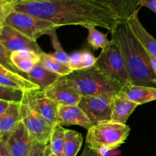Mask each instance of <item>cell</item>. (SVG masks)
Wrapping results in <instances>:
<instances>
[{
	"instance_id": "cell-21",
	"label": "cell",
	"mask_w": 156,
	"mask_h": 156,
	"mask_svg": "<svg viewBox=\"0 0 156 156\" xmlns=\"http://www.w3.org/2000/svg\"><path fill=\"white\" fill-rule=\"evenodd\" d=\"M83 143V136L80 133L66 129L62 156H76Z\"/></svg>"
},
{
	"instance_id": "cell-11",
	"label": "cell",
	"mask_w": 156,
	"mask_h": 156,
	"mask_svg": "<svg viewBox=\"0 0 156 156\" xmlns=\"http://www.w3.org/2000/svg\"><path fill=\"white\" fill-rule=\"evenodd\" d=\"M0 42L10 53L18 50H30L38 54L44 52L36 41L7 24H3L0 29Z\"/></svg>"
},
{
	"instance_id": "cell-23",
	"label": "cell",
	"mask_w": 156,
	"mask_h": 156,
	"mask_svg": "<svg viewBox=\"0 0 156 156\" xmlns=\"http://www.w3.org/2000/svg\"><path fill=\"white\" fill-rule=\"evenodd\" d=\"M40 62L46 69L61 76H66L72 73V70L66 64H63L56 60L50 56V53L43 52L40 54Z\"/></svg>"
},
{
	"instance_id": "cell-13",
	"label": "cell",
	"mask_w": 156,
	"mask_h": 156,
	"mask_svg": "<svg viewBox=\"0 0 156 156\" xmlns=\"http://www.w3.org/2000/svg\"><path fill=\"white\" fill-rule=\"evenodd\" d=\"M57 125L61 126L77 125L89 129L93 124L78 105H59Z\"/></svg>"
},
{
	"instance_id": "cell-16",
	"label": "cell",
	"mask_w": 156,
	"mask_h": 156,
	"mask_svg": "<svg viewBox=\"0 0 156 156\" xmlns=\"http://www.w3.org/2000/svg\"><path fill=\"white\" fill-rule=\"evenodd\" d=\"M120 93L131 101L140 105L156 100V88L142 85H127L120 88Z\"/></svg>"
},
{
	"instance_id": "cell-25",
	"label": "cell",
	"mask_w": 156,
	"mask_h": 156,
	"mask_svg": "<svg viewBox=\"0 0 156 156\" xmlns=\"http://www.w3.org/2000/svg\"><path fill=\"white\" fill-rule=\"evenodd\" d=\"M85 28L88 30V43L94 50L102 49L107 47L109 44L110 41H108L107 34H103L96 29L94 26H87Z\"/></svg>"
},
{
	"instance_id": "cell-4",
	"label": "cell",
	"mask_w": 156,
	"mask_h": 156,
	"mask_svg": "<svg viewBox=\"0 0 156 156\" xmlns=\"http://www.w3.org/2000/svg\"><path fill=\"white\" fill-rule=\"evenodd\" d=\"M66 78L76 85L82 96L116 94L121 88L108 79L94 66L72 72Z\"/></svg>"
},
{
	"instance_id": "cell-37",
	"label": "cell",
	"mask_w": 156,
	"mask_h": 156,
	"mask_svg": "<svg viewBox=\"0 0 156 156\" xmlns=\"http://www.w3.org/2000/svg\"><path fill=\"white\" fill-rule=\"evenodd\" d=\"M4 1H6V2H9V3H11V4L13 5L14 3L17 1V0H4Z\"/></svg>"
},
{
	"instance_id": "cell-14",
	"label": "cell",
	"mask_w": 156,
	"mask_h": 156,
	"mask_svg": "<svg viewBox=\"0 0 156 156\" xmlns=\"http://www.w3.org/2000/svg\"><path fill=\"white\" fill-rule=\"evenodd\" d=\"M139 11L140 9H138L135 12H133L126 18V21L131 31L133 33L138 41L141 43L148 53L152 57L156 59V40L146 30V28L141 24L139 18Z\"/></svg>"
},
{
	"instance_id": "cell-24",
	"label": "cell",
	"mask_w": 156,
	"mask_h": 156,
	"mask_svg": "<svg viewBox=\"0 0 156 156\" xmlns=\"http://www.w3.org/2000/svg\"><path fill=\"white\" fill-rule=\"evenodd\" d=\"M66 129L61 126H54L50 137V150L57 156H62Z\"/></svg>"
},
{
	"instance_id": "cell-12",
	"label": "cell",
	"mask_w": 156,
	"mask_h": 156,
	"mask_svg": "<svg viewBox=\"0 0 156 156\" xmlns=\"http://www.w3.org/2000/svg\"><path fill=\"white\" fill-rule=\"evenodd\" d=\"M5 141L12 156H29L35 143L21 120Z\"/></svg>"
},
{
	"instance_id": "cell-35",
	"label": "cell",
	"mask_w": 156,
	"mask_h": 156,
	"mask_svg": "<svg viewBox=\"0 0 156 156\" xmlns=\"http://www.w3.org/2000/svg\"><path fill=\"white\" fill-rule=\"evenodd\" d=\"M0 156H12L8 148L6 141L1 137H0Z\"/></svg>"
},
{
	"instance_id": "cell-6",
	"label": "cell",
	"mask_w": 156,
	"mask_h": 156,
	"mask_svg": "<svg viewBox=\"0 0 156 156\" xmlns=\"http://www.w3.org/2000/svg\"><path fill=\"white\" fill-rule=\"evenodd\" d=\"M21 32L33 41L42 35L48 34L58 28L53 23L24 12L12 10L5 20V24Z\"/></svg>"
},
{
	"instance_id": "cell-34",
	"label": "cell",
	"mask_w": 156,
	"mask_h": 156,
	"mask_svg": "<svg viewBox=\"0 0 156 156\" xmlns=\"http://www.w3.org/2000/svg\"><path fill=\"white\" fill-rule=\"evenodd\" d=\"M80 156H105V155L102 152H98V151L91 149L89 146L85 144L83 152H82Z\"/></svg>"
},
{
	"instance_id": "cell-3",
	"label": "cell",
	"mask_w": 156,
	"mask_h": 156,
	"mask_svg": "<svg viewBox=\"0 0 156 156\" xmlns=\"http://www.w3.org/2000/svg\"><path fill=\"white\" fill-rule=\"evenodd\" d=\"M130 132L126 124L115 123L111 120L92 125L86 135V145L91 149L103 153L120 147L126 142Z\"/></svg>"
},
{
	"instance_id": "cell-40",
	"label": "cell",
	"mask_w": 156,
	"mask_h": 156,
	"mask_svg": "<svg viewBox=\"0 0 156 156\" xmlns=\"http://www.w3.org/2000/svg\"><path fill=\"white\" fill-rule=\"evenodd\" d=\"M2 24H0V29H1V27H2Z\"/></svg>"
},
{
	"instance_id": "cell-9",
	"label": "cell",
	"mask_w": 156,
	"mask_h": 156,
	"mask_svg": "<svg viewBox=\"0 0 156 156\" xmlns=\"http://www.w3.org/2000/svg\"><path fill=\"white\" fill-rule=\"evenodd\" d=\"M21 120L34 143H50L54 126L23 103H21Z\"/></svg>"
},
{
	"instance_id": "cell-18",
	"label": "cell",
	"mask_w": 156,
	"mask_h": 156,
	"mask_svg": "<svg viewBox=\"0 0 156 156\" xmlns=\"http://www.w3.org/2000/svg\"><path fill=\"white\" fill-rule=\"evenodd\" d=\"M10 59L14 66L26 76V74L40 62V54L30 50H18L11 53Z\"/></svg>"
},
{
	"instance_id": "cell-39",
	"label": "cell",
	"mask_w": 156,
	"mask_h": 156,
	"mask_svg": "<svg viewBox=\"0 0 156 156\" xmlns=\"http://www.w3.org/2000/svg\"><path fill=\"white\" fill-rule=\"evenodd\" d=\"M49 156H57L56 155H55L54 153H53V152H51V151H50V155H49Z\"/></svg>"
},
{
	"instance_id": "cell-5",
	"label": "cell",
	"mask_w": 156,
	"mask_h": 156,
	"mask_svg": "<svg viewBox=\"0 0 156 156\" xmlns=\"http://www.w3.org/2000/svg\"><path fill=\"white\" fill-rule=\"evenodd\" d=\"M94 66L120 88L131 84L121 52L112 40L101 50L97 57Z\"/></svg>"
},
{
	"instance_id": "cell-20",
	"label": "cell",
	"mask_w": 156,
	"mask_h": 156,
	"mask_svg": "<svg viewBox=\"0 0 156 156\" xmlns=\"http://www.w3.org/2000/svg\"><path fill=\"white\" fill-rule=\"evenodd\" d=\"M97 58L88 50L76 51L69 56V59L67 63L72 72L76 70L85 69L94 66Z\"/></svg>"
},
{
	"instance_id": "cell-7",
	"label": "cell",
	"mask_w": 156,
	"mask_h": 156,
	"mask_svg": "<svg viewBox=\"0 0 156 156\" xmlns=\"http://www.w3.org/2000/svg\"><path fill=\"white\" fill-rule=\"evenodd\" d=\"M116 94L82 96L78 106L84 111L93 125L109 121L111 120L113 102Z\"/></svg>"
},
{
	"instance_id": "cell-15",
	"label": "cell",
	"mask_w": 156,
	"mask_h": 156,
	"mask_svg": "<svg viewBox=\"0 0 156 156\" xmlns=\"http://www.w3.org/2000/svg\"><path fill=\"white\" fill-rule=\"evenodd\" d=\"M138 106V104L131 101L121 93L117 92L114 95L113 102L111 121L126 124L129 117Z\"/></svg>"
},
{
	"instance_id": "cell-33",
	"label": "cell",
	"mask_w": 156,
	"mask_h": 156,
	"mask_svg": "<svg viewBox=\"0 0 156 156\" xmlns=\"http://www.w3.org/2000/svg\"><path fill=\"white\" fill-rule=\"evenodd\" d=\"M138 6H145L156 14V0H136Z\"/></svg>"
},
{
	"instance_id": "cell-8",
	"label": "cell",
	"mask_w": 156,
	"mask_h": 156,
	"mask_svg": "<svg viewBox=\"0 0 156 156\" xmlns=\"http://www.w3.org/2000/svg\"><path fill=\"white\" fill-rule=\"evenodd\" d=\"M21 103L28 106L53 126L57 125L59 105L47 97L44 90L41 88L24 90Z\"/></svg>"
},
{
	"instance_id": "cell-29",
	"label": "cell",
	"mask_w": 156,
	"mask_h": 156,
	"mask_svg": "<svg viewBox=\"0 0 156 156\" xmlns=\"http://www.w3.org/2000/svg\"><path fill=\"white\" fill-rule=\"evenodd\" d=\"M10 54L11 53L5 48L4 46L2 44V43L0 42V64L2 65L5 68H6L7 69L10 70L11 72L14 73H16V74H20L21 76H23L15 66L12 64V61L10 59ZM25 77V76H24Z\"/></svg>"
},
{
	"instance_id": "cell-27",
	"label": "cell",
	"mask_w": 156,
	"mask_h": 156,
	"mask_svg": "<svg viewBox=\"0 0 156 156\" xmlns=\"http://www.w3.org/2000/svg\"><path fill=\"white\" fill-rule=\"evenodd\" d=\"M50 36L51 37L52 41V44H53V47L54 48L55 52L53 53H50V56L52 57H53L54 59H56V60H58L59 62H62L63 64L68 63L69 59V56L63 50V49L61 47V44L59 43V40H58L57 35H56V30H53L51 33L50 34Z\"/></svg>"
},
{
	"instance_id": "cell-2",
	"label": "cell",
	"mask_w": 156,
	"mask_h": 156,
	"mask_svg": "<svg viewBox=\"0 0 156 156\" xmlns=\"http://www.w3.org/2000/svg\"><path fill=\"white\" fill-rule=\"evenodd\" d=\"M111 33V40L121 52L131 84L156 88V75L150 55L131 31L126 20L117 23Z\"/></svg>"
},
{
	"instance_id": "cell-31",
	"label": "cell",
	"mask_w": 156,
	"mask_h": 156,
	"mask_svg": "<svg viewBox=\"0 0 156 156\" xmlns=\"http://www.w3.org/2000/svg\"><path fill=\"white\" fill-rule=\"evenodd\" d=\"M49 146H50V143L47 144L35 143L29 156H45Z\"/></svg>"
},
{
	"instance_id": "cell-1",
	"label": "cell",
	"mask_w": 156,
	"mask_h": 156,
	"mask_svg": "<svg viewBox=\"0 0 156 156\" xmlns=\"http://www.w3.org/2000/svg\"><path fill=\"white\" fill-rule=\"evenodd\" d=\"M15 12L47 20L58 27H101L111 32L123 19L116 10L96 0H17Z\"/></svg>"
},
{
	"instance_id": "cell-30",
	"label": "cell",
	"mask_w": 156,
	"mask_h": 156,
	"mask_svg": "<svg viewBox=\"0 0 156 156\" xmlns=\"http://www.w3.org/2000/svg\"><path fill=\"white\" fill-rule=\"evenodd\" d=\"M12 10V4L4 0H0V24L3 25L5 24L6 17Z\"/></svg>"
},
{
	"instance_id": "cell-22",
	"label": "cell",
	"mask_w": 156,
	"mask_h": 156,
	"mask_svg": "<svg viewBox=\"0 0 156 156\" xmlns=\"http://www.w3.org/2000/svg\"><path fill=\"white\" fill-rule=\"evenodd\" d=\"M112 7L117 13L126 20L136 9L137 2L136 0H96Z\"/></svg>"
},
{
	"instance_id": "cell-19",
	"label": "cell",
	"mask_w": 156,
	"mask_h": 156,
	"mask_svg": "<svg viewBox=\"0 0 156 156\" xmlns=\"http://www.w3.org/2000/svg\"><path fill=\"white\" fill-rule=\"evenodd\" d=\"M60 77L61 76L59 75L46 69L41 62L37 63L35 66L26 74V78L30 82L37 85L42 90L50 86Z\"/></svg>"
},
{
	"instance_id": "cell-10",
	"label": "cell",
	"mask_w": 156,
	"mask_h": 156,
	"mask_svg": "<svg viewBox=\"0 0 156 156\" xmlns=\"http://www.w3.org/2000/svg\"><path fill=\"white\" fill-rule=\"evenodd\" d=\"M44 91L47 97L59 105H78L82 97L76 85L66 76H61Z\"/></svg>"
},
{
	"instance_id": "cell-36",
	"label": "cell",
	"mask_w": 156,
	"mask_h": 156,
	"mask_svg": "<svg viewBox=\"0 0 156 156\" xmlns=\"http://www.w3.org/2000/svg\"><path fill=\"white\" fill-rule=\"evenodd\" d=\"M12 102L0 100V116L2 115L5 112L8 110L9 105Z\"/></svg>"
},
{
	"instance_id": "cell-26",
	"label": "cell",
	"mask_w": 156,
	"mask_h": 156,
	"mask_svg": "<svg viewBox=\"0 0 156 156\" xmlns=\"http://www.w3.org/2000/svg\"><path fill=\"white\" fill-rule=\"evenodd\" d=\"M24 90L0 85V100L9 102L21 103L24 98Z\"/></svg>"
},
{
	"instance_id": "cell-17",
	"label": "cell",
	"mask_w": 156,
	"mask_h": 156,
	"mask_svg": "<svg viewBox=\"0 0 156 156\" xmlns=\"http://www.w3.org/2000/svg\"><path fill=\"white\" fill-rule=\"evenodd\" d=\"M21 121V103L12 102L7 111L0 116V137L7 140Z\"/></svg>"
},
{
	"instance_id": "cell-28",
	"label": "cell",
	"mask_w": 156,
	"mask_h": 156,
	"mask_svg": "<svg viewBox=\"0 0 156 156\" xmlns=\"http://www.w3.org/2000/svg\"><path fill=\"white\" fill-rule=\"evenodd\" d=\"M0 74H2L4 75V76H9V77L13 79L14 80L18 82V83L22 86L24 90L38 89V88H40L37 85H34V84H33L32 82H30L26 77H24V76H21V75L20 74H16V73H12L10 70L5 68V67L3 66L2 65H1V64H0Z\"/></svg>"
},
{
	"instance_id": "cell-38",
	"label": "cell",
	"mask_w": 156,
	"mask_h": 156,
	"mask_svg": "<svg viewBox=\"0 0 156 156\" xmlns=\"http://www.w3.org/2000/svg\"><path fill=\"white\" fill-rule=\"evenodd\" d=\"M50 146H49V148H48V149H47V153H46V155L45 156H49V155H50Z\"/></svg>"
},
{
	"instance_id": "cell-32",
	"label": "cell",
	"mask_w": 156,
	"mask_h": 156,
	"mask_svg": "<svg viewBox=\"0 0 156 156\" xmlns=\"http://www.w3.org/2000/svg\"><path fill=\"white\" fill-rule=\"evenodd\" d=\"M0 85L8 87H12V88H21V89L24 90L22 86L18 82L14 80L12 78L9 77V76H4L2 74H0Z\"/></svg>"
}]
</instances>
